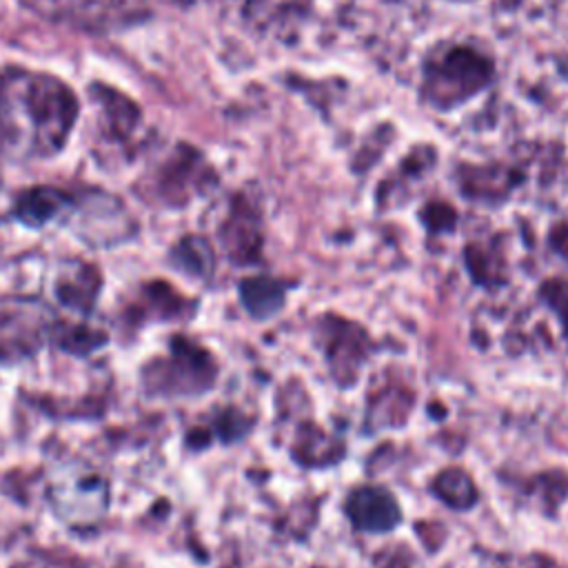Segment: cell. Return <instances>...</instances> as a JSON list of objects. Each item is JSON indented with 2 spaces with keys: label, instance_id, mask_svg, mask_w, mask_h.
<instances>
[{
  "label": "cell",
  "instance_id": "cell-1",
  "mask_svg": "<svg viewBox=\"0 0 568 568\" xmlns=\"http://www.w3.org/2000/svg\"><path fill=\"white\" fill-rule=\"evenodd\" d=\"M80 100L58 75L31 69L0 73V151L13 158L58 155L78 122Z\"/></svg>",
  "mask_w": 568,
  "mask_h": 568
},
{
  "label": "cell",
  "instance_id": "cell-2",
  "mask_svg": "<svg viewBox=\"0 0 568 568\" xmlns=\"http://www.w3.org/2000/svg\"><path fill=\"white\" fill-rule=\"evenodd\" d=\"M497 75L495 58L470 42H439L419 62V102L437 113H450L481 95Z\"/></svg>",
  "mask_w": 568,
  "mask_h": 568
},
{
  "label": "cell",
  "instance_id": "cell-3",
  "mask_svg": "<svg viewBox=\"0 0 568 568\" xmlns=\"http://www.w3.org/2000/svg\"><path fill=\"white\" fill-rule=\"evenodd\" d=\"M217 366L209 351L173 335L169 357H155L142 368V382L149 395H200L215 382Z\"/></svg>",
  "mask_w": 568,
  "mask_h": 568
},
{
  "label": "cell",
  "instance_id": "cell-4",
  "mask_svg": "<svg viewBox=\"0 0 568 568\" xmlns=\"http://www.w3.org/2000/svg\"><path fill=\"white\" fill-rule=\"evenodd\" d=\"M317 333L331 366V375L342 386L355 384L359 366L373 348L366 331L353 322H346L344 317L328 313L320 320Z\"/></svg>",
  "mask_w": 568,
  "mask_h": 568
},
{
  "label": "cell",
  "instance_id": "cell-5",
  "mask_svg": "<svg viewBox=\"0 0 568 568\" xmlns=\"http://www.w3.org/2000/svg\"><path fill=\"white\" fill-rule=\"evenodd\" d=\"M215 171L206 158L189 146L180 144L171 158H166L162 171L158 173V193L173 206L186 204L193 195L202 193L206 186L215 184Z\"/></svg>",
  "mask_w": 568,
  "mask_h": 568
},
{
  "label": "cell",
  "instance_id": "cell-6",
  "mask_svg": "<svg viewBox=\"0 0 568 568\" xmlns=\"http://www.w3.org/2000/svg\"><path fill=\"white\" fill-rule=\"evenodd\" d=\"M220 240L224 253L235 264H255L262 255V215L253 200L235 193L224 222L220 224Z\"/></svg>",
  "mask_w": 568,
  "mask_h": 568
},
{
  "label": "cell",
  "instance_id": "cell-7",
  "mask_svg": "<svg viewBox=\"0 0 568 568\" xmlns=\"http://www.w3.org/2000/svg\"><path fill=\"white\" fill-rule=\"evenodd\" d=\"M346 515L355 528L366 532L393 530L402 519L395 497L379 486L355 488L346 499Z\"/></svg>",
  "mask_w": 568,
  "mask_h": 568
},
{
  "label": "cell",
  "instance_id": "cell-8",
  "mask_svg": "<svg viewBox=\"0 0 568 568\" xmlns=\"http://www.w3.org/2000/svg\"><path fill=\"white\" fill-rule=\"evenodd\" d=\"M459 191L468 200L501 202L521 182V173L508 164H459Z\"/></svg>",
  "mask_w": 568,
  "mask_h": 568
},
{
  "label": "cell",
  "instance_id": "cell-9",
  "mask_svg": "<svg viewBox=\"0 0 568 568\" xmlns=\"http://www.w3.org/2000/svg\"><path fill=\"white\" fill-rule=\"evenodd\" d=\"M73 204L75 200L69 191L51 184H38L18 193L11 206V215L29 229H42L73 211Z\"/></svg>",
  "mask_w": 568,
  "mask_h": 568
},
{
  "label": "cell",
  "instance_id": "cell-10",
  "mask_svg": "<svg viewBox=\"0 0 568 568\" xmlns=\"http://www.w3.org/2000/svg\"><path fill=\"white\" fill-rule=\"evenodd\" d=\"M100 282V273L91 264L73 262L67 271L58 273L53 291L64 306L75 308L82 315H89L93 304L98 302Z\"/></svg>",
  "mask_w": 568,
  "mask_h": 568
},
{
  "label": "cell",
  "instance_id": "cell-11",
  "mask_svg": "<svg viewBox=\"0 0 568 568\" xmlns=\"http://www.w3.org/2000/svg\"><path fill=\"white\" fill-rule=\"evenodd\" d=\"M169 262L175 271L186 273L189 277H209L215 268V253L206 237L202 235H184L169 251Z\"/></svg>",
  "mask_w": 568,
  "mask_h": 568
},
{
  "label": "cell",
  "instance_id": "cell-12",
  "mask_svg": "<svg viewBox=\"0 0 568 568\" xmlns=\"http://www.w3.org/2000/svg\"><path fill=\"white\" fill-rule=\"evenodd\" d=\"M240 300L253 317H271L284 304V284L268 275L246 277L240 282Z\"/></svg>",
  "mask_w": 568,
  "mask_h": 568
},
{
  "label": "cell",
  "instance_id": "cell-13",
  "mask_svg": "<svg viewBox=\"0 0 568 568\" xmlns=\"http://www.w3.org/2000/svg\"><path fill=\"white\" fill-rule=\"evenodd\" d=\"M293 457L302 466L335 464L342 457V444L331 439L315 424H304L297 428L295 444H293Z\"/></svg>",
  "mask_w": 568,
  "mask_h": 568
},
{
  "label": "cell",
  "instance_id": "cell-14",
  "mask_svg": "<svg viewBox=\"0 0 568 568\" xmlns=\"http://www.w3.org/2000/svg\"><path fill=\"white\" fill-rule=\"evenodd\" d=\"M95 91H98L100 111L104 115V122L109 124V133L118 138H129L140 122L138 106L126 95L113 91L111 87H100Z\"/></svg>",
  "mask_w": 568,
  "mask_h": 568
},
{
  "label": "cell",
  "instance_id": "cell-15",
  "mask_svg": "<svg viewBox=\"0 0 568 568\" xmlns=\"http://www.w3.org/2000/svg\"><path fill=\"white\" fill-rule=\"evenodd\" d=\"M433 493L446 506L457 508V510H466L477 501V488H475L470 475L457 466L444 468L433 479Z\"/></svg>",
  "mask_w": 568,
  "mask_h": 568
},
{
  "label": "cell",
  "instance_id": "cell-16",
  "mask_svg": "<svg viewBox=\"0 0 568 568\" xmlns=\"http://www.w3.org/2000/svg\"><path fill=\"white\" fill-rule=\"evenodd\" d=\"M106 342V335L84 324H60L53 328V344L71 355H89Z\"/></svg>",
  "mask_w": 568,
  "mask_h": 568
},
{
  "label": "cell",
  "instance_id": "cell-17",
  "mask_svg": "<svg viewBox=\"0 0 568 568\" xmlns=\"http://www.w3.org/2000/svg\"><path fill=\"white\" fill-rule=\"evenodd\" d=\"M466 264L470 275L481 284H499L504 280V262L495 246L488 244H468Z\"/></svg>",
  "mask_w": 568,
  "mask_h": 568
},
{
  "label": "cell",
  "instance_id": "cell-18",
  "mask_svg": "<svg viewBox=\"0 0 568 568\" xmlns=\"http://www.w3.org/2000/svg\"><path fill=\"white\" fill-rule=\"evenodd\" d=\"M390 406H395V408H399V410L406 413L408 406H410V395H404L402 388H393V386L384 388V390L371 402V413H368V417H371V419H377L379 426L397 424L399 419L395 417V413L390 410Z\"/></svg>",
  "mask_w": 568,
  "mask_h": 568
},
{
  "label": "cell",
  "instance_id": "cell-19",
  "mask_svg": "<svg viewBox=\"0 0 568 568\" xmlns=\"http://www.w3.org/2000/svg\"><path fill=\"white\" fill-rule=\"evenodd\" d=\"M541 297L557 313L564 333L568 335V282L566 280H548L541 286Z\"/></svg>",
  "mask_w": 568,
  "mask_h": 568
},
{
  "label": "cell",
  "instance_id": "cell-20",
  "mask_svg": "<svg viewBox=\"0 0 568 568\" xmlns=\"http://www.w3.org/2000/svg\"><path fill=\"white\" fill-rule=\"evenodd\" d=\"M422 220L424 224L435 231V233H446L450 229H455V220H457V213L453 206H448L446 202H428L424 209H422Z\"/></svg>",
  "mask_w": 568,
  "mask_h": 568
},
{
  "label": "cell",
  "instance_id": "cell-21",
  "mask_svg": "<svg viewBox=\"0 0 568 568\" xmlns=\"http://www.w3.org/2000/svg\"><path fill=\"white\" fill-rule=\"evenodd\" d=\"M248 428V422L237 413V410H226L224 417L220 419V437H224L226 442L233 437H242V433Z\"/></svg>",
  "mask_w": 568,
  "mask_h": 568
},
{
  "label": "cell",
  "instance_id": "cell-22",
  "mask_svg": "<svg viewBox=\"0 0 568 568\" xmlns=\"http://www.w3.org/2000/svg\"><path fill=\"white\" fill-rule=\"evenodd\" d=\"M504 568H559V566L548 557L530 555V557H519V559H506Z\"/></svg>",
  "mask_w": 568,
  "mask_h": 568
},
{
  "label": "cell",
  "instance_id": "cell-23",
  "mask_svg": "<svg viewBox=\"0 0 568 568\" xmlns=\"http://www.w3.org/2000/svg\"><path fill=\"white\" fill-rule=\"evenodd\" d=\"M550 242H552V246L559 251V253H564V255H568V226H557V229H552V233H550Z\"/></svg>",
  "mask_w": 568,
  "mask_h": 568
},
{
  "label": "cell",
  "instance_id": "cell-24",
  "mask_svg": "<svg viewBox=\"0 0 568 568\" xmlns=\"http://www.w3.org/2000/svg\"><path fill=\"white\" fill-rule=\"evenodd\" d=\"M446 2H477V0H446Z\"/></svg>",
  "mask_w": 568,
  "mask_h": 568
}]
</instances>
